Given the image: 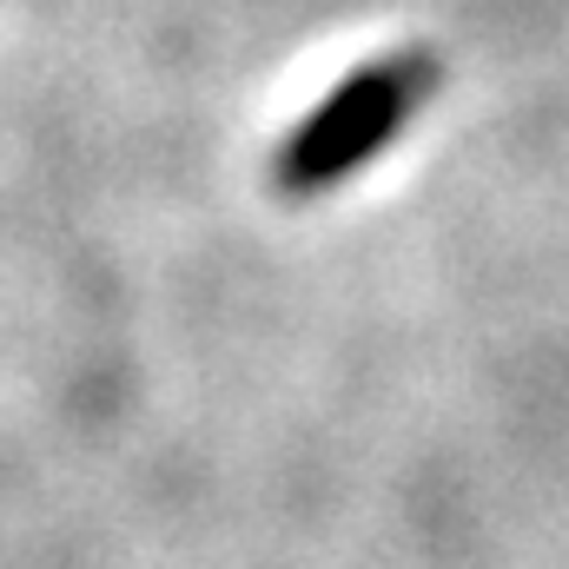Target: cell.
I'll list each match as a JSON object with an SVG mask.
<instances>
[{"label": "cell", "instance_id": "6da1fadb", "mask_svg": "<svg viewBox=\"0 0 569 569\" xmlns=\"http://www.w3.org/2000/svg\"><path fill=\"white\" fill-rule=\"evenodd\" d=\"M398 107H405V87L391 80V73H378V80H358L311 133L298 146V166L305 172H338V166H351L365 146L385 140V127L398 120Z\"/></svg>", "mask_w": 569, "mask_h": 569}]
</instances>
